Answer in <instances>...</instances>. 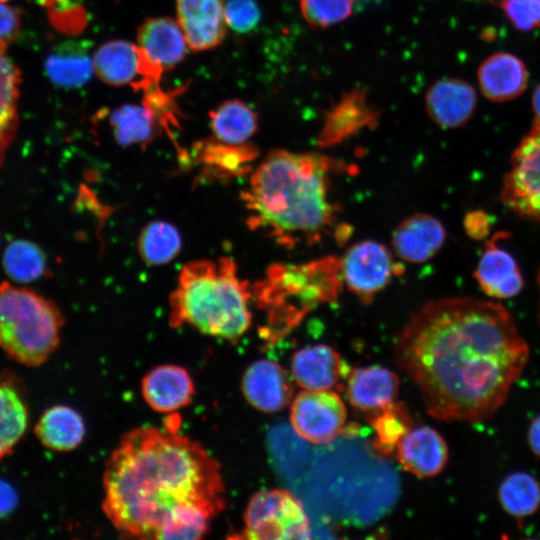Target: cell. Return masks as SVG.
<instances>
[{
	"instance_id": "8",
	"label": "cell",
	"mask_w": 540,
	"mask_h": 540,
	"mask_svg": "<svg viewBox=\"0 0 540 540\" xmlns=\"http://www.w3.org/2000/svg\"><path fill=\"white\" fill-rule=\"evenodd\" d=\"M500 195L511 212L540 226V126L533 124L511 154Z\"/></svg>"
},
{
	"instance_id": "39",
	"label": "cell",
	"mask_w": 540,
	"mask_h": 540,
	"mask_svg": "<svg viewBox=\"0 0 540 540\" xmlns=\"http://www.w3.org/2000/svg\"><path fill=\"white\" fill-rule=\"evenodd\" d=\"M463 226L469 237L481 240L490 234L492 219L482 210H473L465 215Z\"/></svg>"
},
{
	"instance_id": "5",
	"label": "cell",
	"mask_w": 540,
	"mask_h": 540,
	"mask_svg": "<svg viewBox=\"0 0 540 540\" xmlns=\"http://www.w3.org/2000/svg\"><path fill=\"white\" fill-rule=\"evenodd\" d=\"M344 284L340 258L327 256L303 264H274L251 286L252 300L266 316L261 336L283 338L313 309L338 299Z\"/></svg>"
},
{
	"instance_id": "15",
	"label": "cell",
	"mask_w": 540,
	"mask_h": 540,
	"mask_svg": "<svg viewBox=\"0 0 540 540\" xmlns=\"http://www.w3.org/2000/svg\"><path fill=\"white\" fill-rule=\"evenodd\" d=\"M429 118L444 129H455L467 124L477 105L476 91L459 78H441L434 82L424 97Z\"/></svg>"
},
{
	"instance_id": "6",
	"label": "cell",
	"mask_w": 540,
	"mask_h": 540,
	"mask_svg": "<svg viewBox=\"0 0 540 540\" xmlns=\"http://www.w3.org/2000/svg\"><path fill=\"white\" fill-rule=\"evenodd\" d=\"M64 318L51 300L32 290L0 285V348L26 366L47 361L60 343Z\"/></svg>"
},
{
	"instance_id": "16",
	"label": "cell",
	"mask_w": 540,
	"mask_h": 540,
	"mask_svg": "<svg viewBox=\"0 0 540 540\" xmlns=\"http://www.w3.org/2000/svg\"><path fill=\"white\" fill-rule=\"evenodd\" d=\"M241 390L246 401L255 409L274 413L291 401L293 387L280 364L260 359L250 364L242 377Z\"/></svg>"
},
{
	"instance_id": "26",
	"label": "cell",
	"mask_w": 540,
	"mask_h": 540,
	"mask_svg": "<svg viewBox=\"0 0 540 540\" xmlns=\"http://www.w3.org/2000/svg\"><path fill=\"white\" fill-rule=\"evenodd\" d=\"M93 54L86 41H67L56 46L45 62L51 81L65 88H77L89 81L93 71Z\"/></svg>"
},
{
	"instance_id": "4",
	"label": "cell",
	"mask_w": 540,
	"mask_h": 540,
	"mask_svg": "<svg viewBox=\"0 0 540 540\" xmlns=\"http://www.w3.org/2000/svg\"><path fill=\"white\" fill-rule=\"evenodd\" d=\"M251 287L230 257L187 263L169 298V323L235 342L250 328Z\"/></svg>"
},
{
	"instance_id": "34",
	"label": "cell",
	"mask_w": 540,
	"mask_h": 540,
	"mask_svg": "<svg viewBox=\"0 0 540 540\" xmlns=\"http://www.w3.org/2000/svg\"><path fill=\"white\" fill-rule=\"evenodd\" d=\"M4 268L16 281L30 282L44 275L46 258L43 251L34 243L16 240L6 248Z\"/></svg>"
},
{
	"instance_id": "27",
	"label": "cell",
	"mask_w": 540,
	"mask_h": 540,
	"mask_svg": "<svg viewBox=\"0 0 540 540\" xmlns=\"http://www.w3.org/2000/svg\"><path fill=\"white\" fill-rule=\"evenodd\" d=\"M213 137L231 144L246 143L257 132L258 114L244 101L229 99L209 112Z\"/></svg>"
},
{
	"instance_id": "22",
	"label": "cell",
	"mask_w": 540,
	"mask_h": 540,
	"mask_svg": "<svg viewBox=\"0 0 540 540\" xmlns=\"http://www.w3.org/2000/svg\"><path fill=\"white\" fill-rule=\"evenodd\" d=\"M477 79L480 91L487 99L504 102L525 91L528 72L523 61L514 54L497 52L480 64Z\"/></svg>"
},
{
	"instance_id": "14",
	"label": "cell",
	"mask_w": 540,
	"mask_h": 540,
	"mask_svg": "<svg viewBox=\"0 0 540 540\" xmlns=\"http://www.w3.org/2000/svg\"><path fill=\"white\" fill-rule=\"evenodd\" d=\"M258 154L251 143L231 144L212 136L193 145L191 158L203 180H231L252 172Z\"/></svg>"
},
{
	"instance_id": "41",
	"label": "cell",
	"mask_w": 540,
	"mask_h": 540,
	"mask_svg": "<svg viewBox=\"0 0 540 540\" xmlns=\"http://www.w3.org/2000/svg\"><path fill=\"white\" fill-rule=\"evenodd\" d=\"M18 495L6 481L0 479V519L9 515L17 506Z\"/></svg>"
},
{
	"instance_id": "25",
	"label": "cell",
	"mask_w": 540,
	"mask_h": 540,
	"mask_svg": "<svg viewBox=\"0 0 540 540\" xmlns=\"http://www.w3.org/2000/svg\"><path fill=\"white\" fill-rule=\"evenodd\" d=\"M34 432L46 448L57 452H69L83 441L86 427L82 416L66 405H54L39 418Z\"/></svg>"
},
{
	"instance_id": "40",
	"label": "cell",
	"mask_w": 540,
	"mask_h": 540,
	"mask_svg": "<svg viewBox=\"0 0 540 540\" xmlns=\"http://www.w3.org/2000/svg\"><path fill=\"white\" fill-rule=\"evenodd\" d=\"M19 16L8 0H0V40L7 42L17 33Z\"/></svg>"
},
{
	"instance_id": "12",
	"label": "cell",
	"mask_w": 540,
	"mask_h": 540,
	"mask_svg": "<svg viewBox=\"0 0 540 540\" xmlns=\"http://www.w3.org/2000/svg\"><path fill=\"white\" fill-rule=\"evenodd\" d=\"M508 232L499 231L485 242L483 253L473 273L483 292L494 299H509L524 287V278L512 254L500 245Z\"/></svg>"
},
{
	"instance_id": "11",
	"label": "cell",
	"mask_w": 540,
	"mask_h": 540,
	"mask_svg": "<svg viewBox=\"0 0 540 540\" xmlns=\"http://www.w3.org/2000/svg\"><path fill=\"white\" fill-rule=\"evenodd\" d=\"M347 410L332 390H304L291 405L290 422L295 433L313 444L333 441L343 430Z\"/></svg>"
},
{
	"instance_id": "33",
	"label": "cell",
	"mask_w": 540,
	"mask_h": 540,
	"mask_svg": "<svg viewBox=\"0 0 540 540\" xmlns=\"http://www.w3.org/2000/svg\"><path fill=\"white\" fill-rule=\"evenodd\" d=\"M371 425L375 432L374 448L382 454H391L400 440L411 429V418L405 406L392 403L374 413Z\"/></svg>"
},
{
	"instance_id": "21",
	"label": "cell",
	"mask_w": 540,
	"mask_h": 540,
	"mask_svg": "<svg viewBox=\"0 0 540 540\" xmlns=\"http://www.w3.org/2000/svg\"><path fill=\"white\" fill-rule=\"evenodd\" d=\"M402 468L420 478L438 475L446 466L449 449L441 434L429 426L411 428L397 445Z\"/></svg>"
},
{
	"instance_id": "24",
	"label": "cell",
	"mask_w": 540,
	"mask_h": 540,
	"mask_svg": "<svg viewBox=\"0 0 540 540\" xmlns=\"http://www.w3.org/2000/svg\"><path fill=\"white\" fill-rule=\"evenodd\" d=\"M399 384L398 376L383 366L361 367L349 373L346 394L354 408L376 413L394 402Z\"/></svg>"
},
{
	"instance_id": "19",
	"label": "cell",
	"mask_w": 540,
	"mask_h": 540,
	"mask_svg": "<svg viewBox=\"0 0 540 540\" xmlns=\"http://www.w3.org/2000/svg\"><path fill=\"white\" fill-rule=\"evenodd\" d=\"M348 373L340 354L326 344L304 347L292 356V377L305 390H332Z\"/></svg>"
},
{
	"instance_id": "43",
	"label": "cell",
	"mask_w": 540,
	"mask_h": 540,
	"mask_svg": "<svg viewBox=\"0 0 540 540\" xmlns=\"http://www.w3.org/2000/svg\"><path fill=\"white\" fill-rule=\"evenodd\" d=\"M532 110L534 114L533 124L540 126V84L535 88L532 95Z\"/></svg>"
},
{
	"instance_id": "28",
	"label": "cell",
	"mask_w": 540,
	"mask_h": 540,
	"mask_svg": "<svg viewBox=\"0 0 540 540\" xmlns=\"http://www.w3.org/2000/svg\"><path fill=\"white\" fill-rule=\"evenodd\" d=\"M113 136L121 146H146L159 132V124L153 113L142 103L124 104L109 115Z\"/></svg>"
},
{
	"instance_id": "20",
	"label": "cell",
	"mask_w": 540,
	"mask_h": 540,
	"mask_svg": "<svg viewBox=\"0 0 540 540\" xmlns=\"http://www.w3.org/2000/svg\"><path fill=\"white\" fill-rule=\"evenodd\" d=\"M379 112L367 100L363 89L345 94L325 115L318 145L329 147L341 143L363 128L377 124Z\"/></svg>"
},
{
	"instance_id": "3",
	"label": "cell",
	"mask_w": 540,
	"mask_h": 540,
	"mask_svg": "<svg viewBox=\"0 0 540 540\" xmlns=\"http://www.w3.org/2000/svg\"><path fill=\"white\" fill-rule=\"evenodd\" d=\"M337 165L317 153L270 151L253 168L241 193L249 227L287 248L322 240L337 218L330 195Z\"/></svg>"
},
{
	"instance_id": "32",
	"label": "cell",
	"mask_w": 540,
	"mask_h": 540,
	"mask_svg": "<svg viewBox=\"0 0 540 540\" xmlns=\"http://www.w3.org/2000/svg\"><path fill=\"white\" fill-rule=\"evenodd\" d=\"M182 239L176 227L165 221H152L140 232L138 252L148 265L166 264L180 253Z\"/></svg>"
},
{
	"instance_id": "7",
	"label": "cell",
	"mask_w": 540,
	"mask_h": 540,
	"mask_svg": "<svg viewBox=\"0 0 540 540\" xmlns=\"http://www.w3.org/2000/svg\"><path fill=\"white\" fill-rule=\"evenodd\" d=\"M241 538L252 540L308 539L310 524L301 501L284 489L255 493L244 516Z\"/></svg>"
},
{
	"instance_id": "10",
	"label": "cell",
	"mask_w": 540,
	"mask_h": 540,
	"mask_svg": "<svg viewBox=\"0 0 540 540\" xmlns=\"http://www.w3.org/2000/svg\"><path fill=\"white\" fill-rule=\"evenodd\" d=\"M92 60L94 74L102 82L143 92L159 86L164 72L137 44L122 39L103 43L94 51Z\"/></svg>"
},
{
	"instance_id": "31",
	"label": "cell",
	"mask_w": 540,
	"mask_h": 540,
	"mask_svg": "<svg viewBox=\"0 0 540 540\" xmlns=\"http://www.w3.org/2000/svg\"><path fill=\"white\" fill-rule=\"evenodd\" d=\"M18 85L19 72L0 40V164L17 127Z\"/></svg>"
},
{
	"instance_id": "42",
	"label": "cell",
	"mask_w": 540,
	"mask_h": 540,
	"mask_svg": "<svg viewBox=\"0 0 540 540\" xmlns=\"http://www.w3.org/2000/svg\"><path fill=\"white\" fill-rule=\"evenodd\" d=\"M527 442L532 453L540 458V414L534 417L529 424Z\"/></svg>"
},
{
	"instance_id": "1",
	"label": "cell",
	"mask_w": 540,
	"mask_h": 540,
	"mask_svg": "<svg viewBox=\"0 0 540 540\" xmlns=\"http://www.w3.org/2000/svg\"><path fill=\"white\" fill-rule=\"evenodd\" d=\"M394 350L428 414L446 422L493 417L530 356L501 304L467 296L425 303L397 335Z\"/></svg>"
},
{
	"instance_id": "23",
	"label": "cell",
	"mask_w": 540,
	"mask_h": 540,
	"mask_svg": "<svg viewBox=\"0 0 540 540\" xmlns=\"http://www.w3.org/2000/svg\"><path fill=\"white\" fill-rule=\"evenodd\" d=\"M145 54L164 71L182 62L189 50L177 20L150 17L137 30V43Z\"/></svg>"
},
{
	"instance_id": "38",
	"label": "cell",
	"mask_w": 540,
	"mask_h": 540,
	"mask_svg": "<svg viewBox=\"0 0 540 540\" xmlns=\"http://www.w3.org/2000/svg\"><path fill=\"white\" fill-rule=\"evenodd\" d=\"M225 17L228 28L238 33H248L256 28L261 19L257 0H226Z\"/></svg>"
},
{
	"instance_id": "18",
	"label": "cell",
	"mask_w": 540,
	"mask_h": 540,
	"mask_svg": "<svg viewBox=\"0 0 540 540\" xmlns=\"http://www.w3.org/2000/svg\"><path fill=\"white\" fill-rule=\"evenodd\" d=\"M142 397L159 413H173L190 404L195 386L190 373L182 366L162 364L145 374L141 381Z\"/></svg>"
},
{
	"instance_id": "30",
	"label": "cell",
	"mask_w": 540,
	"mask_h": 540,
	"mask_svg": "<svg viewBox=\"0 0 540 540\" xmlns=\"http://www.w3.org/2000/svg\"><path fill=\"white\" fill-rule=\"evenodd\" d=\"M498 500L508 515L521 522L540 507V483L527 472H513L501 481Z\"/></svg>"
},
{
	"instance_id": "9",
	"label": "cell",
	"mask_w": 540,
	"mask_h": 540,
	"mask_svg": "<svg viewBox=\"0 0 540 540\" xmlns=\"http://www.w3.org/2000/svg\"><path fill=\"white\" fill-rule=\"evenodd\" d=\"M343 284L364 304L382 292L403 267L382 243L364 240L353 244L340 258Z\"/></svg>"
},
{
	"instance_id": "36",
	"label": "cell",
	"mask_w": 540,
	"mask_h": 540,
	"mask_svg": "<svg viewBox=\"0 0 540 540\" xmlns=\"http://www.w3.org/2000/svg\"><path fill=\"white\" fill-rule=\"evenodd\" d=\"M497 5L510 23L523 32L540 29V0L490 1Z\"/></svg>"
},
{
	"instance_id": "29",
	"label": "cell",
	"mask_w": 540,
	"mask_h": 540,
	"mask_svg": "<svg viewBox=\"0 0 540 540\" xmlns=\"http://www.w3.org/2000/svg\"><path fill=\"white\" fill-rule=\"evenodd\" d=\"M28 426V409L16 386L0 376V461L11 454Z\"/></svg>"
},
{
	"instance_id": "44",
	"label": "cell",
	"mask_w": 540,
	"mask_h": 540,
	"mask_svg": "<svg viewBox=\"0 0 540 540\" xmlns=\"http://www.w3.org/2000/svg\"><path fill=\"white\" fill-rule=\"evenodd\" d=\"M537 284H538L539 290H540V268H539L538 275H537ZM539 324H540V309H539Z\"/></svg>"
},
{
	"instance_id": "2",
	"label": "cell",
	"mask_w": 540,
	"mask_h": 540,
	"mask_svg": "<svg viewBox=\"0 0 540 540\" xmlns=\"http://www.w3.org/2000/svg\"><path fill=\"white\" fill-rule=\"evenodd\" d=\"M172 420L166 428L130 430L107 460L102 508L123 536L158 539L169 521L188 510L215 517L225 508L219 463L179 434Z\"/></svg>"
},
{
	"instance_id": "17",
	"label": "cell",
	"mask_w": 540,
	"mask_h": 540,
	"mask_svg": "<svg viewBox=\"0 0 540 540\" xmlns=\"http://www.w3.org/2000/svg\"><path fill=\"white\" fill-rule=\"evenodd\" d=\"M446 237V229L437 218L415 213L394 229L392 248L395 255L405 262L423 263L441 250Z\"/></svg>"
},
{
	"instance_id": "13",
	"label": "cell",
	"mask_w": 540,
	"mask_h": 540,
	"mask_svg": "<svg viewBox=\"0 0 540 540\" xmlns=\"http://www.w3.org/2000/svg\"><path fill=\"white\" fill-rule=\"evenodd\" d=\"M176 14L189 50L207 51L223 42L228 28L225 0H176Z\"/></svg>"
},
{
	"instance_id": "35",
	"label": "cell",
	"mask_w": 540,
	"mask_h": 540,
	"mask_svg": "<svg viewBox=\"0 0 540 540\" xmlns=\"http://www.w3.org/2000/svg\"><path fill=\"white\" fill-rule=\"evenodd\" d=\"M298 4L306 23L320 30L347 20L353 13L354 0H298Z\"/></svg>"
},
{
	"instance_id": "37",
	"label": "cell",
	"mask_w": 540,
	"mask_h": 540,
	"mask_svg": "<svg viewBox=\"0 0 540 540\" xmlns=\"http://www.w3.org/2000/svg\"><path fill=\"white\" fill-rule=\"evenodd\" d=\"M173 95L156 86L144 92L142 102L153 113L159 126L166 129L169 134L171 129L179 126V113Z\"/></svg>"
}]
</instances>
